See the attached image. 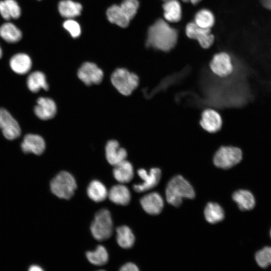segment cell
I'll return each mask as SVG.
<instances>
[{
    "label": "cell",
    "mask_w": 271,
    "mask_h": 271,
    "mask_svg": "<svg viewBox=\"0 0 271 271\" xmlns=\"http://www.w3.org/2000/svg\"><path fill=\"white\" fill-rule=\"evenodd\" d=\"M110 80L117 90L125 96L130 95L139 83V78L137 75L123 68L114 70Z\"/></svg>",
    "instance_id": "277c9868"
},
{
    "label": "cell",
    "mask_w": 271,
    "mask_h": 271,
    "mask_svg": "<svg viewBox=\"0 0 271 271\" xmlns=\"http://www.w3.org/2000/svg\"><path fill=\"white\" fill-rule=\"evenodd\" d=\"M242 157V151L239 147L233 146H222L215 153L213 163L218 168L228 169L240 163Z\"/></svg>",
    "instance_id": "52a82bcc"
},
{
    "label": "cell",
    "mask_w": 271,
    "mask_h": 271,
    "mask_svg": "<svg viewBox=\"0 0 271 271\" xmlns=\"http://www.w3.org/2000/svg\"><path fill=\"white\" fill-rule=\"evenodd\" d=\"M37 1H41V0H37Z\"/></svg>",
    "instance_id": "f35d334b"
},
{
    "label": "cell",
    "mask_w": 271,
    "mask_h": 271,
    "mask_svg": "<svg viewBox=\"0 0 271 271\" xmlns=\"http://www.w3.org/2000/svg\"><path fill=\"white\" fill-rule=\"evenodd\" d=\"M204 216L207 222L214 224L224 219V212L218 204L209 202L205 208Z\"/></svg>",
    "instance_id": "83f0119b"
},
{
    "label": "cell",
    "mask_w": 271,
    "mask_h": 271,
    "mask_svg": "<svg viewBox=\"0 0 271 271\" xmlns=\"http://www.w3.org/2000/svg\"><path fill=\"white\" fill-rule=\"evenodd\" d=\"M58 10L62 17L73 19L81 14L82 6L79 3L72 0H62L59 2Z\"/></svg>",
    "instance_id": "cb8c5ba5"
},
{
    "label": "cell",
    "mask_w": 271,
    "mask_h": 271,
    "mask_svg": "<svg viewBox=\"0 0 271 271\" xmlns=\"http://www.w3.org/2000/svg\"><path fill=\"white\" fill-rule=\"evenodd\" d=\"M114 167L113 176L118 182L126 183L132 180L133 177V169L130 162L125 160Z\"/></svg>",
    "instance_id": "603a6c76"
},
{
    "label": "cell",
    "mask_w": 271,
    "mask_h": 271,
    "mask_svg": "<svg viewBox=\"0 0 271 271\" xmlns=\"http://www.w3.org/2000/svg\"><path fill=\"white\" fill-rule=\"evenodd\" d=\"M21 14V7L16 0L0 1V15L5 20L18 19Z\"/></svg>",
    "instance_id": "ffe728a7"
},
{
    "label": "cell",
    "mask_w": 271,
    "mask_h": 271,
    "mask_svg": "<svg viewBox=\"0 0 271 271\" xmlns=\"http://www.w3.org/2000/svg\"><path fill=\"white\" fill-rule=\"evenodd\" d=\"M116 240L121 247L129 248L133 246L135 238L129 227L125 225L119 226L116 229Z\"/></svg>",
    "instance_id": "f1b7e54d"
},
{
    "label": "cell",
    "mask_w": 271,
    "mask_h": 271,
    "mask_svg": "<svg viewBox=\"0 0 271 271\" xmlns=\"http://www.w3.org/2000/svg\"><path fill=\"white\" fill-rule=\"evenodd\" d=\"M194 22L200 27L211 29L215 23V18L211 11L203 9L196 14Z\"/></svg>",
    "instance_id": "4dcf8cb0"
},
{
    "label": "cell",
    "mask_w": 271,
    "mask_h": 271,
    "mask_svg": "<svg viewBox=\"0 0 271 271\" xmlns=\"http://www.w3.org/2000/svg\"><path fill=\"white\" fill-rule=\"evenodd\" d=\"M139 269L138 266L131 262H127L122 265L120 268L121 271H138Z\"/></svg>",
    "instance_id": "836d02e7"
},
{
    "label": "cell",
    "mask_w": 271,
    "mask_h": 271,
    "mask_svg": "<svg viewBox=\"0 0 271 271\" xmlns=\"http://www.w3.org/2000/svg\"><path fill=\"white\" fill-rule=\"evenodd\" d=\"M21 149L25 153H32L36 155H41L45 149L43 138L35 134H27L21 144Z\"/></svg>",
    "instance_id": "9a60e30c"
},
{
    "label": "cell",
    "mask_w": 271,
    "mask_h": 271,
    "mask_svg": "<svg viewBox=\"0 0 271 271\" xmlns=\"http://www.w3.org/2000/svg\"><path fill=\"white\" fill-rule=\"evenodd\" d=\"M185 33L189 38L197 40L204 49L210 48L214 41V36L211 33V29L200 27L194 22L187 24Z\"/></svg>",
    "instance_id": "9c48e42d"
},
{
    "label": "cell",
    "mask_w": 271,
    "mask_h": 271,
    "mask_svg": "<svg viewBox=\"0 0 271 271\" xmlns=\"http://www.w3.org/2000/svg\"><path fill=\"white\" fill-rule=\"evenodd\" d=\"M200 124L208 132L215 133L221 129L222 120L220 114L216 110L207 108L201 113Z\"/></svg>",
    "instance_id": "4fadbf2b"
},
{
    "label": "cell",
    "mask_w": 271,
    "mask_h": 271,
    "mask_svg": "<svg viewBox=\"0 0 271 271\" xmlns=\"http://www.w3.org/2000/svg\"><path fill=\"white\" fill-rule=\"evenodd\" d=\"M90 230L95 239L102 241L109 238L113 231V223L109 211L106 209L98 211L92 221Z\"/></svg>",
    "instance_id": "8992f818"
},
{
    "label": "cell",
    "mask_w": 271,
    "mask_h": 271,
    "mask_svg": "<svg viewBox=\"0 0 271 271\" xmlns=\"http://www.w3.org/2000/svg\"><path fill=\"white\" fill-rule=\"evenodd\" d=\"M107 196L111 202L120 205H126L130 200V191L122 184L112 186L108 192Z\"/></svg>",
    "instance_id": "44dd1931"
},
{
    "label": "cell",
    "mask_w": 271,
    "mask_h": 271,
    "mask_svg": "<svg viewBox=\"0 0 271 271\" xmlns=\"http://www.w3.org/2000/svg\"><path fill=\"white\" fill-rule=\"evenodd\" d=\"M143 209L151 215H157L164 207V201L161 195L156 192L149 193L140 200Z\"/></svg>",
    "instance_id": "2e32d148"
},
{
    "label": "cell",
    "mask_w": 271,
    "mask_h": 271,
    "mask_svg": "<svg viewBox=\"0 0 271 271\" xmlns=\"http://www.w3.org/2000/svg\"><path fill=\"white\" fill-rule=\"evenodd\" d=\"M195 193L191 184L181 175L174 177L166 189V200L168 203L179 207L183 198L193 199Z\"/></svg>",
    "instance_id": "3957f363"
},
{
    "label": "cell",
    "mask_w": 271,
    "mask_h": 271,
    "mask_svg": "<svg viewBox=\"0 0 271 271\" xmlns=\"http://www.w3.org/2000/svg\"><path fill=\"white\" fill-rule=\"evenodd\" d=\"M138 0H123L119 5H113L106 11L108 20L120 27H127L139 8Z\"/></svg>",
    "instance_id": "7a4b0ae2"
},
{
    "label": "cell",
    "mask_w": 271,
    "mask_h": 271,
    "mask_svg": "<svg viewBox=\"0 0 271 271\" xmlns=\"http://www.w3.org/2000/svg\"><path fill=\"white\" fill-rule=\"evenodd\" d=\"M77 76L85 84L90 85L100 83L103 77V72L95 63L86 62L78 69Z\"/></svg>",
    "instance_id": "8fae6325"
},
{
    "label": "cell",
    "mask_w": 271,
    "mask_h": 271,
    "mask_svg": "<svg viewBox=\"0 0 271 271\" xmlns=\"http://www.w3.org/2000/svg\"><path fill=\"white\" fill-rule=\"evenodd\" d=\"M27 84L29 89L34 93L38 92L41 89L45 90L49 89L46 76L40 71H34L28 76Z\"/></svg>",
    "instance_id": "484cf974"
},
{
    "label": "cell",
    "mask_w": 271,
    "mask_h": 271,
    "mask_svg": "<svg viewBox=\"0 0 271 271\" xmlns=\"http://www.w3.org/2000/svg\"><path fill=\"white\" fill-rule=\"evenodd\" d=\"M165 19L171 23H177L182 18V9L178 0H166L163 5Z\"/></svg>",
    "instance_id": "7402d4cb"
},
{
    "label": "cell",
    "mask_w": 271,
    "mask_h": 271,
    "mask_svg": "<svg viewBox=\"0 0 271 271\" xmlns=\"http://www.w3.org/2000/svg\"><path fill=\"white\" fill-rule=\"evenodd\" d=\"M10 66L16 73L23 75L31 69L32 61L30 57L24 53H18L13 55L10 60Z\"/></svg>",
    "instance_id": "ac0fdd59"
},
{
    "label": "cell",
    "mask_w": 271,
    "mask_h": 271,
    "mask_svg": "<svg viewBox=\"0 0 271 271\" xmlns=\"http://www.w3.org/2000/svg\"><path fill=\"white\" fill-rule=\"evenodd\" d=\"M105 150L107 161L113 166L125 160L127 157L126 150L120 147L115 140L108 141L105 146Z\"/></svg>",
    "instance_id": "e0dca14e"
},
{
    "label": "cell",
    "mask_w": 271,
    "mask_h": 271,
    "mask_svg": "<svg viewBox=\"0 0 271 271\" xmlns=\"http://www.w3.org/2000/svg\"><path fill=\"white\" fill-rule=\"evenodd\" d=\"M21 30L14 23L7 22L0 26V37L6 42L14 44L22 38Z\"/></svg>",
    "instance_id": "d6986e66"
},
{
    "label": "cell",
    "mask_w": 271,
    "mask_h": 271,
    "mask_svg": "<svg viewBox=\"0 0 271 271\" xmlns=\"http://www.w3.org/2000/svg\"><path fill=\"white\" fill-rule=\"evenodd\" d=\"M209 67L215 75L221 78L228 76L234 70L230 56L224 52L215 54L210 62Z\"/></svg>",
    "instance_id": "ba28073f"
},
{
    "label": "cell",
    "mask_w": 271,
    "mask_h": 271,
    "mask_svg": "<svg viewBox=\"0 0 271 271\" xmlns=\"http://www.w3.org/2000/svg\"><path fill=\"white\" fill-rule=\"evenodd\" d=\"M164 1H166V0H164Z\"/></svg>",
    "instance_id": "ab89813d"
},
{
    "label": "cell",
    "mask_w": 271,
    "mask_h": 271,
    "mask_svg": "<svg viewBox=\"0 0 271 271\" xmlns=\"http://www.w3.org/2000/svg\"><path fill=\"white\" fill-rule=\"evenodd\" d=\"M87 193L88 196L96 202L104 200L108 195L105 186L97 180H93L90 183L87 187Z\"/></svg>",
    "instance_id": "4316f807"
},
{
    "label": "cell",
    "mask_w": 271,
    "mask_h": 271,
    "mask_svg": "<svg viewBox=\"0 0 271 271\" xmlns=\"http://www.w3.org/2000/svg\"><path fill=\"white\" fill-rule=\"evenodd\" d=\"M177 30L163 19H158L148 31L146 45L164 52L171 51L176 45Z\"/></svg>",
    "instance_id": "6da1fadb"
},
{
    "label": "cell",
    "mask_w": 271,
    "mask_h": 271,
    "mask_svg": "<svg viewBox=\"0 0 271 271\" xmlns=\"http://www.w3.org/2000/svg\"><path fill=\"white\" fill-rule=\"evenodd\" d=\"M76 188V183L73 176L64 171L59 173L50 183L52 192L61 199H70Z\"/></svg>",
    "instance_id": "5b68a950"
},
{
    "label": "cell",
    "mask_w": 271,
    "mask_h": 271,
    "mask_svg": "<svg viewBox=\"0 0 271 271\" xmlns=\"http://www.w3.org/2000/svg\"><path fill=\"white\" fill-rule=\"evenodd\" d=\"M2 55H3V51H2V48H1V47L0 46V59L2 57Z\"/></svg>",
    "instance_id": "8d00e7d4"
},
{
    "label": "cell",
    "mask_w": 271,
    "mask_h": 271,
    "mask_svg": "<svg viewBox=\"0 0 271 271\" xmlns=\"http://www.w3.org/2000/svg\"><path fill=\"white\" fill-rule=\"evenodd\" d=\"M86 255L88 261L96 265H103L108 260L107 251L106 248L101 245H98L94 251H87Z\"/></svg>",
    "instance_id": "f546056e"
},
{
    "label": "cell",
    "mask_w": 271,
    "mask_h": 271,
    "mask_svg": "<svg viewBox=\"0 0 271 271\" xmlns=\"http://www.w3.org/2000/svg\"><path fill=\"white\" fill-rule=\"evenodd\" d=\"M270 237H271V229H270Z\"/></svg>",
    "instance_id": "74e56055"
},
{
    "label": "cell",
    "mask_w": 271,
    "mask_h": 271,
    "mask_svg": "<svg viewBox=\"0 0 271 271\" xmlns=\"http://www.w3.org/2000/svg\"><path fill=\"white\" fill-rule=\"evenodd\" d=\"M184 3H191L193 5H196L201 0H182Z\"/></svg>",
    "instance_id": "d590c367"
},
{
    "label": "cell",
    "mask_w": 271,
    "mask_h": 271,
    "mask_svg": "<svg viewBox=\"0 0 271 271\" xmlns=\"http://www.w3.org/2000/svg\"><path fill=\"white\" fill-rule=\"evenodd\" d=\"M255 258L261 267L265 268L271 264V247L266 246L258 251L255 254Z\"/></svg>",
    "instance_id": "1f68e13d"
},
{
    "label": "cell",
    "mask_w": 271,
    "mask_h": 271,
    "mask_svg": "<svg viewBox=\"0 0 271 271\" xmlns=\"http://www.w3.org/2000/svg\"><path fill=\"white\" fill-rule=\"evenodd\" d=\"M30 271H42L43 269L37 265H33L30 266L29 268Z\"/></svg>",
    "instance_id": "e575fe53"
},
{
    "label": "cell",
    "mask_w": 271,
    "mask_h": 271,
    "mask_svg": "<svg viewBox=\"0 0 271 271\" xmlns=\"http://www.w3.org/2000/svg\"><path fill=\"white\" fill-rule=\"evenodd\" d=\"M63 28L74 38L80 36L81 32V27L79 24L73 19H67L63 23Z\"/></svg>",
    "instance_id": "d6a6232c"
},
{
    "label": "cell",
    "mask_w": 271,
    "mask_h": 271,
    "mask_svg": "<svg viewBox=\"0 0 271 271\" xmlns=\"http://www.w3.org/2000/svg\"><path fill=\"white\" fill-rule=\"evenodd\" d=\"M138 174L143 180L142 184H135L133 188L137 192H143L154 188L159 183L161 177V171L157 168L150 169L148 173L144 169H140L138 171Z\"/></svg>",
    "instance_id": "7c38bea8"
},
{
    "label": "cell",
    "mask_w": 271,
    "mask_h": 271,
    "mask_svg": "<svg viewBox=\"0 0 271 271\" xmlns=\"http://www.w3.org/2000/svg\"><path fill=\"white\" fill-rule=\"evenodd\" d=\"M232 199L242 211L250 210L255 206L254 196L247 190H239L235 191L232 195Z\"/></svg>",
    "instance_id": "d4e9b609"
},
{
    "label": "cell",
    "mask_w": 271,
    "mask_h": 271,
    "mask_svg": "<svg viewBox=\"0 0 271 271\" xmlns=\"http://www.w3.org/2000/svg\"><path fill=\"white\" fill-rule=\"evenodd\" d=\"M35 115L42 120L52 118L56 114L57 107L54 100L50 98L40 97L37 100L34 109Z\"/></svg>",
    "instance_id": "5bb4252c"
},
{
    "label": "cell",
    "mask_w": 271,
    "mask_h": 271,
    "mask_svg": "<svg viewBox=\"0 0 271 271\" xmlns=\"http://www.w3.org/2000/svg\"><path fill=\"white\" fill-rule=\"evenodd\" d=\"M0 128L4 136L9 140H13L21 134V129L17 120L4 108H0Z\"/></svg>",
    "instance_id": "30bf717a"
}]
</instances>
